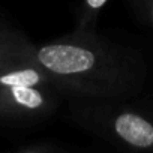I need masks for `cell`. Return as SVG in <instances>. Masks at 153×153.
<instances>
[{"label": "cell", "instance_id": "cell-1", "mask_svg": "<svg viewBox=\"0 0 153 153\" xmlns=\"http://www.w3.org/2000/svg\"><path fill=\"white\" fill-rule=\"evenodd\" d=\"M35 53L65 99H138L150 83L152 68L140 50L114 42L95 29H75L35 45Z\"/></svg>", "mask_w": 153, "mask_h": 153}, {"label": "cell", "instance_id": "cell-2", "mask_svg": "<svg viewBox=\"0 0 153 153\" xmlns=\"http://www.w3.org/2000/svg\"><path fill=\"white\" fill-rule=\"evenodd\" d=\"M68 101V116L81 129L125 149L153 152V111L123 101Z\"/></svg>", "mask_w": 153, "mask_h": 153}, {"label": "cell", "instance_id": "cell-3", "mask_svg": "<svg viewBox=\"0 0 153 153\" xmlns=\"http://www.w3.org/2000/svg\"><path fill=\"white\" fill-rule=\"evenodd\" d=\"M66 101L53 87H0V117L17 122H44Z\"/></svg>", "mask_w": 153, "mask_h": 153}, {"label": "cell", "instance_id": "cell-4", "mask_svg": "<svg viewBox=\"0 0 153 153\" xmlns=\"http://www.w3.org/2000/svg\"><path fill=\"white\" fill-rule=\"evenodd\" d=\"M108 0H81L76 9V26L75 29L92 30L96 29L99 14L107 6Z\"/></svg>", "mask_w": 153, "mask_h": 153}, {"label": "cell", "instance_id": "cell-5", "mask_svg": "<svg viewBox=\"0 0 153 153\" xmlns=\"http://www.w3.org/2000/svg\"><path fill=\"white\" fill-rule=\"evenodd\" d=\"M131 6L137 12L138 18L153 29V0H129Z\"/></svg>", "mask_w": 153, "mask_h": 153}, {"label": "cell", "instance_id": "cell-6", "mask_svg": "<svg viewBox=\"0 0 153 153\" xmlns=\"http://www.w3.org/2000/svg\"><path fill=\"white\" fill-rule=\"evenodd\" d=\"M65 147L53 143V141H35L17 149L18 153H53V152H63Z\"/></svg>", "mask_w": 153, "mask_h": 153}]
</instances>
